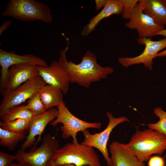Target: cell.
Returning <instances> with one entry per match:
<instances>
[{"mask_svg": "<svg viewBox=\"0 0 166 166\" xmlns=\"http://www.w3.org/2000/svg\"><path fill=\"white\" fill-rule=\"evenodd\" d=\"M68 48V45L65 49L60 51L58 61L67 73L70 83L88 88L92 83L105 79L113 72L112 67H103L99 65L95 54L89 50L86 51L79 64L68 61L66 56Z\"/></svg>", "mask_w": 166, "mask_h": 166, "instance_id": "obj_1", "label": "cell"}, {"mask_svg": "<svg viewBox=\"0 0 166 166\" xmlns=\"http://www.w3.org/2000/svg\"><path fill=\"white\" fill-rule=\"evenodd\" d=\"M126 145L140 161L149 160L153 154H162L166 150V136L148 128L137 130Z\"/></svg>", "mask_w": 166, "mask_h": 166, "instance_id": "obj_2", "label": "cell"}, {"mask_svg": "<svg viewBox=\"0 0 166 166\" xmlns=\"http://www.w3.org/2000/svg\"><path fill=\"white\" fill-rule=\"evenodd\" d=\"M1 15L24 22H52L53 17L46 4L35 0H10Z\"/></svg>", "mask_w": 166, "mask_h": 166, "instance_id": "obj_3", "label": "cell"}, {"mask_svg": "<svg viewBox=\"0 0 166 166\" xmlns=\"http://www.w3.org/2000/svg\"><path fill=\"white\" fill-rule=\"evenodd\" d=\"M70 164L76 166H102L93 148L73 142L68 143L57 150L50 166Z\"/></svg>", "mask_w": 166, "mask_h": 166, "instance_id": "obj_4", "label": "cell"}, {"mask_svg": "<svg viewBox=\"0 0 166 166\" xmlns=\"http://www.w3.org/2000/svg\"><path fill=\"white\" fill-rule=\"evenodd\" d=\"M59 148L58 141L50 134L44 135L42 143L30 151L21 148L16 154V160L22 166H50L53 158Z\"/></svg>", "mask_w": 166, "mask_h": 166, "instance_id": "obj_5", "label": "cell"}, {"mask_svg": "<svg viewBox=\"0 0 166 166\" xmlns=\"http://www.w3.org/2000/svg\"><path fill=\"white\" fill-rule=\"evenodd\" d=\"M57 108L58 110L57 116L49 124L56 126L59 123L62 124L60 128L62 132L61 136L64 139L71 137L73 140L72 142L78 144L77 135L78 132H83L89 128L100 129L101 128L102 124L100 122H89L74 116L65 106L63 101Z\"/></svg>", "mask_w": 166, "mask_h": 166, "instance_id": "obj_6", "label": "cell"}, {"mask_svg": "<svg viewBox=\"0 0 166 166\" xmlns=\"http://www.w3.org/2000/svg\"><path fill=\"white\" fill-rule=\"evenodd\" d=\"M47 84L38 74L17 88L4 94L0 105V117L10 108L24 102Z\"/></svg>", "mask_w": 166, "mask_h": 166, "instance_id": "obj_7", "label": "cell"}, {"mask_svg": "<svg viewBox=\"0 0 166 166\" xmlns=\"http://www.w3.org/2000/svg\"><path fill=\"white\" fill-rule=\"evenodd\" d=\"M146 2V0H139L129 21L125 23L127 28L136 30L140 38L155 36L156 34L165 29L164 26L143 12Z\"/></svg>", "mask_w": 166, "mask_h": 166, "instance_id": "obj_8", "label": "cell"}, {"mask_svg": "<svg viewBox=\"0 0 166 166\" xmlns=\"http://www.w3.org/2000/svg\"><path fill=\"white\" fill-rule=\"evenodd\" d=\"M109 122L106 128L102 132L94 134L86 129L82 132L84 137L81 144L95 148L98 150L106 160L107 165L110 166L111 161L107 149V144L110 135L113 129L120 124L129 120L126 117H115L110 112L106 113Z\"/></svg>", "mask_w": 166, "mask_h": 166, "instance_id": "obj_9", "label": "cell"}, {"mask_svg": "<svg viewBox=\"0 0 166 166\" xmlns=\"http://www.w3.org/2000/svg\"><path fill=\"white\" fill-rule=\"evenodd\" d=\"M139 44L145 45L143 52L139 55L132 57H121L118 59L119 62L125 67L135 64H143L149 70L152 68L153 59L162 49L166 48V38L156 41L150 38H138Z\"/></svg>", "mask_w": 166, "mask_h": 166, "instance_id": "obj_10", "label": "cell"}, {"mask_svg": "<svg viewBox=\"0 0 166 166\" xmlns=\"http://www.w3.org/2000/svg\"><path fill=\"white\" fill-rule=\"evenodd\" d=\"M29 64L38 66L48 67L46 62L40 57L31 54L23 55L16 54L0 49V65L1 66L0 77V91L2 92L6 84L9 68L12 66L20 64Z\"/></svg>", "mask_w": 166, "mask_h": 166, "instance_id": "obj_11", "label": "cell"}, {"mask_svg": "<svg viewBox=\"0 0 166 166\" xmlns=\"http://www.w3.org/2000/svg\"><path fill=\"white\" fill-rule=\"evenodd\" d=\"M58 113L57 108H52L41 115L34 116L30 120L29 134L21 146L25 150L36 144L41 139L42 133L47 124L53 121Z\"/></svg>", "mask_w": 166, "mask_h": 166, "instance_id": "obj_12", "label": "cell"}, {"mask_svg": "<svg viewBox=\"0 0 166 166\" xmlns=\"http://www.w3.org/2000/svg\"><path fill=\"white\" fill-rule=\"evenodd\" d=\"M39 74L45 83L60 90L66 94L70 83L69 76L59 61H54L48 67L38 66Z\"/></svg>", "mask_w": 166, "mask_h": 166, "instance_id": "obj_13", "label": "cell"}, {"mask_svg": "<svg viewBox=\"0 0 166 166\" xmlns=\"http://www.w3.org/2000/svg\"><path fill=\"white\" fill-rule=\"evenodd\" d=\"M38 66L23 63L13 65L9 69L3 90L1 94L13 90L39 74Z\"/></svg>", "mask_w": 166, "mask_h": 166, "instance_id": "obj_14", "label": "cell"}, {"mask_svg": "<svg viewBox=\"0 0 166 166\" xmlns=\"http://www.w3.org/2000/svg\"><path fill=\"white\" fill-rule=\"evenodd\" d=\"M109 150L110 166H145L144 162L135 156L125 144L114 141L109 144Z\"/></svg>", "mask_w": 166, "mask_h": 166, "instance_id": "obj_15", "label": "cell"}, {"mask_svg": "<svg viewBox=\"0 0 166 166\" xmlns=\"http://www.w3.org/2000/svg\"><path fill=\"white\" fill-rule=\"evenodd\" d=\"M122 5L120 0H106L102 10L94 16L85 26L81 32L83 36H86L92 32L101 20L113 14H121Z\"/></svg>", "mask_w": 166, "mask_h": 166, "instance_id": "obj_16", "label": "cell"}, {"mask_svg": "<svg viewBox=\"0 0 166 166\" xmlns=\"http://www.w3.org/2000/svg\"><path fill=\"white\" fill-rule=\"evenodd\" d=\"M40 98L47 110L57 107L63 101V94L59 89L47 84L38 91Z\"/></svg>", "mask_w": 166, "mask_h": 166, "instance_id": "obj_17", "label": "cell"}, {"mask_svg": "<svg viewBox=\"0 0 166 166\" xmlns=\"http://www.w3.org/2000/svg\"><path fill=\"white\" fill-rule=\"evenodd\" d=\"M143 12L159 24L166 25V0H146Z\"/></svg>", "mask_w": 166, "mask_h": 166, "instance_id": "obj_18", "label": "cell"}, {"mask_svg": "<svg viewBox=\"0 0 166 166\" xmlns=\"http://www.w3.org/2000/svg\"><path fill=\"white\" fill-rule=\"evenodd\" d=\"M34 116L26 105H20L10 108L0 117L3 122H7L19 119L30 120Z\"/></svg>", "mask_w": 166, "mask_h": 166, "instance_id": "obj_19", "label": "cell"}, {"mask_svg": "<svg viewBox=\"0 0 166 166\" xmlns=\"http://www.w3.org/2000/svg\"><path fill=\"white\" fill-rule=\"evenodd\" d=\"M27 137L26 132L14 133L0 127V144L10 150H13L20 141Z\"/></svg>", "mask_w": 166, "mask_h": 166, "instance_id": "obj_20", "label": "cell"}, {"mask_svg": "<svg viewBox=\"0 0 166 166\" xmlns=\"http://www.w3.org/2000/svg\"><path fill=\"white\" fill-rule=\"evenodd\" d=\"M30 120L19 119L7 122L0 121V126L2 129L16 133H21L27 131Z\"/></svg>", "mask_w": 166, "mask_h": 166, "instance_id": "obj_21", "label": "cell"}, {"mask_svg": "<svg viewBox=\"0 0 166 166\" xmlns=\"http://www.w3.org/2000/svg\"><path fill=\"white\" fill-rule=\"evenodd\" d=\"M26 105L34 116L42 114L47 110L40 98L38 91L28 99Z\"/></svg>", "mask_w": 166, "mask_h": 166, "instance_id": "obj_22", "label": "cell"}, {"mask_svg": "<svg viewBox=\"0 0 166 166\" xmlns=\"http://www.w3.org/2000/svg\"><path fill=\"white\" fill-rule=\"evenodd\" d=\"M153 111L159 118V120L155 123L147 124L148 128L157 131L166 136V112L159 107L155 108Z\"/></svg>", "mask_w": 166, "mask_h": 166, "instance_id": "obj_23", "label": "cell"}, {"mask_svg": "<svg viewBox=\"0 0 166 166\" xmlns=\"http://www.w3.org/2000/svg\"><path fill=\"white\" fill-rule=\"evenodd\" d=\"M139 0H120L122 5L121 14L123 18L129 20Z\"/></svg>", "mask_w": 166, "mask_h": 166, "instance_id": "obj_24", "label": "cell"}, {"mask_svg": "<svg viewBox=\"0 0 166 166\" xmlns=\"http://www.w3.org/2000/svg\"><path fill=\"white\" fill-rule=\"evenodd\" d=\"M16 158V155H11L0 152V166H10Z\"/></svg>", "mask_w": 166, "mask_h": 166, "instance_id": "obj_25", "label": "cell"}, {"mask_svg": "<svg viewBox=\"0 0 166 166\" xmlns=\"http://www.w3.org/2000/svg\"><path fill=\"white\" fill-rule=\"evenodd\" d=\"M148 166H165V162L163 158L158 156L151 157L149 159Z\"/></svg>", "mask_w": 166, "mask_h": 166, "instance_id": "obj_26", "label": "cell"}, {"mask_svg": "<svg viewBox=\"0 0 166 166\" xmlns=\"http://www.w3.org/2000/svg\"><path fill=\"white\" fill-rule=\"evenodd\" d=\"M12 22V20H6L4 22L0 27V36H1L3 33L7 30Z\"/></svg>", "mask_w": 166, "mask_h": 166, "instance_id": "obj_27", "label": "cell"}, {"mask_svg": "<svg viewBox=\"0 0 166 166\" xmlns=\"http://www.w3.org/2000/svg\"><path fill=\"white\" fill-rule=\"evenodd\" d=\"M106 0H95V9L99 10L101 8H103L106 2Z\"/></svg>", "mask_w": 166, "mask_h": 166, "instance_id": "obj_28", "label": "cell"}, {"mask_svg": "<svg viewBox=\"0 0 166 166\" xmlns=\"http://www.w3.org/2000/svg\"><path fill=\"white\" fill-rule=\"evenodd\" d=\"M156 35H161L166 38V29H164L156 34L155 36Z\"/></svg>", "mask_w": 166, "mask_h": 166, "instance_id": "obj_29", "label": "cell"}, {"mask_svg": "<svg viewBox=\"0 0 166 166\" xmlns=\"http://www.w3.org/2000/svg\"><path fill=\"white\" fill-rule=\"evenodd\" d=\"M166 56V49L162 52L159 53L156 55V57H160Z\"/></svg>", "mask_w": 166, "mask_h": 166, "instance_id": "obj_30", "label": "cell"}, {"mask_svg": "<svg viewBox=\"0 0 166 166\" xmlns=\"http://www.w3.org/2000/svg\"><path fill=\"white\" fill-rule=\"evenodd\" d=\"M10 166H22L18 163H12Z\"/></svg>", "mask_w": 166, "mask_h": 166, "instance_id": "obj_31", "label": "cell"}, {"mask_svg": "<svg viewBox=\"0 0 166 166\" xmlns=\"http://www.w3.org/2000/svg\"><path fill=\"white\" fill-rule=\"evenodd\" d=\"M76 166L73 164H66V165H59V166ZM84 166H90L87 165H85Z\"/></svg>", "mask_w": 166, "mask_h": 166, "instance_id": "obj_32", "label": "cell"}]
</instances>
